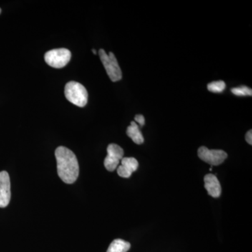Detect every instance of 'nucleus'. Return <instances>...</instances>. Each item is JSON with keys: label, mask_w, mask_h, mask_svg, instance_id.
<instances>
[{"label": "nucleus", "mask_w": 252, "mask_h": 252, "mask_svg": "<svg viewBox=\"0 0 252 252\" xmlns=\"http://www.w3.org/2000/svg\"><path fill=\"white\" fill-rule=\"evenodd\" d=\"M205 182V188L207 193L213 198H219L221 193V187H220V181L216 176L212 174H208L204 177Z\"/></svg>", "instance_id": "1a4fd4ad"}, {"label": "nucleus", "mask_w": 252, "mask_h": 252, "mask_svg": "<svg viewBox=\"0 0 252 252\" xmlns=\"http://www.w3.org/2000/svg\"><path fill=\"white\" fill-rule=\"evenodd\" d=\"M124 150L120 146L116 144H109L107 147V156L104 161L105 168L109 172L115 170L124 158Z\"/></svg>", "instance_id": "423d86ee"}, {"label": "nucleus", "mask_w": 252, "mask_h": 252, "mask_svg": "<svg viewBox=\"0 0 252 252\" xmlns=\"http://www.w3.org/2000/svg\"><path fill=\"white\" fill-rule=\"evenodd\" d=\"M56 161L60 178L66 184H73L77 181L79 174V162L75 154L64 147L56 149Z\"/></svg>", "instance_id": "f257e3e1"}, {"label": "nucleus", "mask_w": 252, "mask_h": 252, "mask_svg": "<svg viewBox=\"0 0 252 252\" xmlns=\"http://www.w3.org/2000/svg\"><path fill=\"white\" fill-rule=\"evenodd\" d=\"M232 93L235 95L246 96L252 95V91L251 89H249L247 86H240V87L234 88L231 89Z\"/></svg>", "instance_id": "ddd939ff"}, {"label": "nucleus", "mask_w": 252, "mask_h": 252, "mask_svg": "<svg viewBox=\"0 0 252 252\" xmlns=\"http://www.w3.org/2000/svg\"><path fill=\"white\" fill-rule=\"evenodd\" d=\"M245 140H246L247 142L249 144L252 145V130H249L248 132H247L246 135H245Z\"/></svg>", "instance_id": "2eb2a0df"}, {"label": "nucleus", "mask_w": 252, "mask_h": 252, "mask_svg": "<svg viewBox=\"0 0 252 252\" xmlns=\"http://www.w3.org/2000/svg\"><path fill=\"white\" fill-rule=\"evenodd\" d=\"M130 248V243L122 239H117L110 244L107 252H127Z\"/></svg>", "instance_id": "9b49d317"}, {"label": "nucleus", "mask_w": 252, "mask_h": 252, "mask_svg": "<svg viewBox=\"0 0 252 252\" xmlns=\"http://www.w3.org/2000/svg\"><path fill=\"white\" fill-rule=\"evenodd\" d=\"M11 200V182L7 172H0V207H6Z\"/></svg>", "instance_id": "0eeeda50"}, {"label": "nucleus", "mask_w": 252, "mask_h": 252, "mask_svg": "<svg viewBox=\"0 0 252 252\" xmlns=\"http://www.w3.org/2000/svg\"><path fill=\"white\" fill-rule=\"evenodd\" d=\"M135 121L140 124L141 127L144 126V124H145V119H144V116L142 115V114H137V115H136L135 117Z\"/></svg>", "instance_id": "4468645a"}, {"label": "nucleus", "mask_w": 252, "mask_h": 252, "mask_svg": "<svg viewBox=\"0 0 252 252\" xmlns=\"http://www.w3.org/2000/svg\"><path fill=\"white\" fill-rule=\"evenodd\" d=\"M122 165L117 169L118 175L124 178H129L132 172H135L139 166L138 161L132 157L123 158Z\"/></svg>", "instance_id": "6e6552de"}, {"label": "nucleus", "mask_w": 252, "mask_h": 252, "mask_svg": "<svg viewBox=\"0 0 252 252\" xmlns=\"http://www.w3.org/2000/svg\"><path fill=\"white\" fill-rule=\"evenodd\" d=\"M98 54L109 79L113 82L120 81L122 79V69L114 54L112 52L107 54L104 49H99Z\"/></svg>", "instance_id": "7ed1b4c3"}, {"label": "nucleus", "mask_w": 252, "mask_h": 252, "mask_svg": "<svg viewBox=\"0 0 252 252\" xmlns=\"http://www.w3.org/2000/svg\"><path fill=\"white\" fill-rule=\"evenodd\" d=\"M126 134L135 144L144 143L143 135L141 132L140 127L135 122L130 123V126L127 127V130H126Z\"/></svg>", "instance_id": "9d476101"}, {"label": "nucleus", "mask_w": 252, "mask_h": 252, "mask_svg": "<svg viewBox=\"0 0 252 252\" xmlns=\"http://www.w3.org/2000/svg\"><path fill=\"white\" fill-rule=\"evenodd\" d=\"M92 51H93V52H94V55L97 54V52H96L95 50H94V49H92Z\"/></svg>", "instance_id": "dca6fc26"}, {"label": "nucleus", "mask_w": 252, "mask_h": 252, "mask_svg": "<svg viewBox=\"0 0 252 252\" xmlns=\"http://www.w3.org/2000/svg\"><path fill=\"white\" fill-rule=\"evenodd\" d=\"M198 157L204 162L211 165H219L223 163L228 157V154L223 150H211L201 147L198 150Z\"/></svg>", "instance_id": "39448f33"}, {"label": "nucleus", "mask_w": 252, "mask_h": 252, "mask_svg": "<svg viewBox=\"0 0 252 252\" xmlns=\"http://www.w3.org/2000/svg\"><path fill=\"white\" fill-rule=\"evenodd\" d=\"M64 95L68 101L78 107H84L87 104V90L82 84L77 81H69L66 84Z\"/></svg>", "instance_id": "f03ea898"}, {"label": "nucleus", "mask_w": 252, "mask_h": 252, "mask_svg": "<svg viewBox=\"0 0 252 252\" xmlns=\"http://www.w3.org/2000/svg\"><path fill=\"white\" fill-rule=\"evenodd\" d=\"M71 52L67 49H53L46 53L45 62L54 68L64 67L71 59Z\"/></svg>", "instance_id": "20e7f679"}, {"label": "nucleus", "mask_w": 252, "mask_h": 252, "mask_svg": "<svg viewBox=\"0 0 252 252\" xmlns=\"http://www.w3.org/2000/svg\"><path fill=\"white\" fill-rule=\"evenodd\" d=\"M1 9H0V14H1Z\"/></svg>", "instance_id": "f3484780"}, {"label": "nucleus", "mask_w": 252, "mask_h": 252, "mask_svg": "<svg viewBox=\"0 0 252 252\" xmlns=\"http://www.w3.org/2000/svg\"><path fill=\"white\" fill-rule=\"evenodd\" d=\"M225 86L226 85H225L223 81H213V82L210 83L207 85V89L210 92L220 94V93H222L225 90Z\"/></svg>", "instance_id": "f8f14e48"}]
</instances>
